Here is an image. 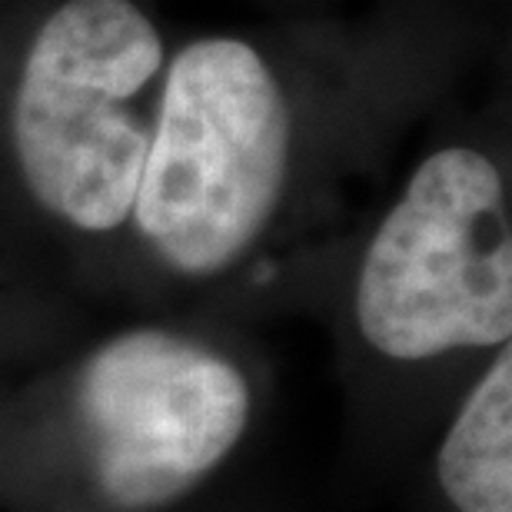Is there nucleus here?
Here are the masks:
<instances>
[{"instance_id": "f257e3e1", "label": "nucleus", "mask_w": 512, "mask_h": 512, "mask_svg": "<svg viewBox=\"0 0 512 512\" xmlns=\"http://www.w3.org/2000/svg\"><path fill=\"white\" fill-rule=\"evenodd\" d=\"M293 117L250 44L207 37L170 60L130 220L163 270L217 280L256 250L290 183Z\"/></svg>"}, {"instance_id": "f03ea898", "label": "nucleus", "mask_w": 512, "mask_h": 512, "mask_svg": "<svg viewBox=\"0 0 512 512\" xmlns=\"http://www.w3.org/2000/svg\"><path fill=\"white\" fill-rule=\"evenodd\" d=\"M163 40L133 0H64L20 67L10 140L37 207L80 233L130 220L153 117Z\"/></svg>"}, {"instance_id": "7ed1b4c3", "label": "nucleus", "mask_w": 512, "mask_h": 512, "mask_svg": "<svg viewBox=\"0 0 512 512\" xmlns=\"http://www.w3.org/2000/svg\"><path fill=\"white\" fill-rule=\"evenodd\" d=\"M356 330L393 363L512 340V230L503 173L473 147L419 163L363 253Z\"/></svg>"}, {"instance_id": "20e7f679", "label": "nucleus", "mask_w": 512, "mask_h": 512, "mask_svg": "<svg viewBox=\"0 0 512 512\" xmlns=\"http://www.w3.org/2000/svg\"><path fill=\"white\" fill-rule=\"evenodd\" d=\"M253 419L243 366L200 336L137 326L94 346L74 376L87 476L114 512H160L237 453Z\"/></svg>"}, {"instance_id": "39448f33", "label": "nucleus", "mask_w": 512, "mask_h": 512, "mask_svg": "<svg viewBox=\"0 0 512 512\" xmlns=\"http://www.w3.org/2000/svg\"><path fill=\"white\" fill-rule=\"evenodd\" d=\"M436 479L456 512H512V346L459 403L436 453Z\"/></svg>"}]
</instances>
